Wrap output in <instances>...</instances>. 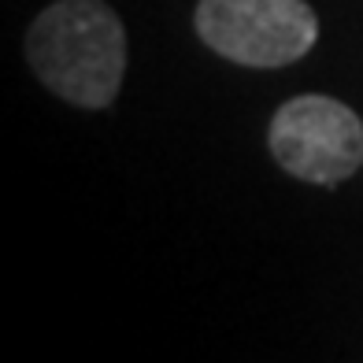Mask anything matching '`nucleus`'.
Returning <instances> with one entry per match:
<instances>
[{
  "label": "nucleus",
  "mask_w": 363,
  "mask_h": 363,
  "mask_svg": "<svg viewBox=\"0 0 363 363\" xmlns=\"http://www.w3.org/2000/svg\"><path fill=\"white\" fill-rule=\"evenodd\" d=\"M26 60L60 101L101 111L123 89L126 30L104 0H56L30 23Z\"/></svg>",
  "instance_id": "1"
},
{
  "label": "nucleus",
  "mask_w": 363,
  "mask_h": 363,
  "mask_svg": "<svg viewBox=\"0 0 363 363\" xmlns=\"http://www.w3.org/2000/svg\"><path fill=\"white\" fill-rule=\"evenodd\" d=\"M196 34L241 67H286L319 41V19L304 0H201Z\"/></svg>",
  "instance_id": "2"
},
{
  "label": "nucleus",
  "mask_w": 363,
  "mask_h": 363,
  "mask_svg": "<svg viewBox=\"0 0 363 363\" xmlns=\"http://www.w3.org/2000/svg\"><path fill=\"white\" fill-rule=\"evenodd\" d=\"M267 145L274 163L293 178L341 186L363 163V123L334 96L304 93L274 111Z\"/></svg>",
  "instance_id": "3"
}]
</instances>
